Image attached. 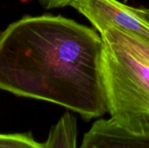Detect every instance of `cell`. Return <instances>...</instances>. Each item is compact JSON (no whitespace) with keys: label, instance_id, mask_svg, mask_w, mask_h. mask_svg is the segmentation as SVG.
I'll return each mask as SVG.
<instances>
[{"label":"cell","instance_id":"obj_1","mask_svg":"<svg viewBox=\"0 0 149 148\" xmlns=\"http://www.w3.org/2000/svg\"><path fill=\"white\" fill-rule=\"evenodd\" d=\"M103 46L94 28L72 19L25 16L0 32V90L61 106L86 121L101 118Z\"/></svg>","mask_w":149,"mask_h":148},{"label":"cell","instance_id":"obj_2","mask_svg":"<svg viewBox=\"0 0 149 148\" xmlns=\"http://www.w3.org/2000/svg\"><path fill=\"white\" fill-rule=\"evenodd\" d=\"M101 78L107 113L121 125H149V65L121 45L103 39Z\"/></svg>","mask_w":149,"mask_h":148},{"label":"cell","instance_id":"obj_3","mask_svg":"<svg viewBox=\"0 0 149 148\" xmlns=\"http://www.w3.org/2000/svg\"><path fill=\"white\" fill-rule=\"evenodd\" d=\"M70 6L87 18L99 33L113 27L149 42L148 22L119 0H73Z\"/></svg>","mask_w":149,"mask_h":148},{"label":"cell","instance_id":"obj_4","mask_svg":"<svg viewBox=\"0 0 149 148\" xmlns=\"http://www.w3.org/2000/svg\"><path fill=\"white\" fill-rule=\"evenodd\" d=\"M79 148H149V125L133 130L111 117L100 119L84 134Z\"/></svg>","mask_w":149,"mask_h":148},{"label":"cell","instance_id":"obj_5","mask_svg":"<svg viewBox=\"0 0 149 148\" xmlns=\"http://www.w3.org/2000/svg\"><path fill=\"white\" fill-rule=\"evenodd\" d=\"M77 118L71 113L65 112L53 125L48 133L44 148H78Z\"/></svg>","mask_w":149,"mask_h":148},{"label":"cell","instance_id":"obj_6","mask_svg":"<svg viewBox=\"0 0 149 148\" xmlns=\"http://www.w3.org/2000/svg\"><path fill=\"white\" fill-rule=\"evenodd\" d=\"M100 34L103 39L121 45L149 65V42L113 27L106 28Z\"/></svg>","mask_w":149,"mask_h":148},{"label":"cell","instance_id":"obj_7","mask_svg":"<svg viewBox=\"0 0 149 148\" xmlns=\"http://www.w3.org/2000/svg\"><path fill=\"white\" fill-rule=\"evenodd\" d=\"M0 148H44L29 133H0Z\"/></svg>","mask_w":149,"mask_h":148},{"label":"cell","instance_id":"obj_8","mask_svg":"<svg viewBox=\"0 0 149 148\" xmlns=\"http://www.w3.org/2000/svg\"><path fill=\"white\" fill-rule=\"evenodd\" d=\"M73 0H39L45 9H56L65 6H70Z\"/></svg>","mask_w":149,"mask_h":148},{"label":"cell","instance_id":"obj_9","mask_svg":"<svg viewBox=\"0 0 149 148\" xmlns=\"http://www.w3.org/2000/svg\"><path fill=\"white\" fill-rule=\"evenodd\" d=\"M133 8L139 16H141L142 18H144L149 23V8H146V7H140V8L133 7Z\"/></svg>","mask_w":149,"mask_h":148}]
</instances>
